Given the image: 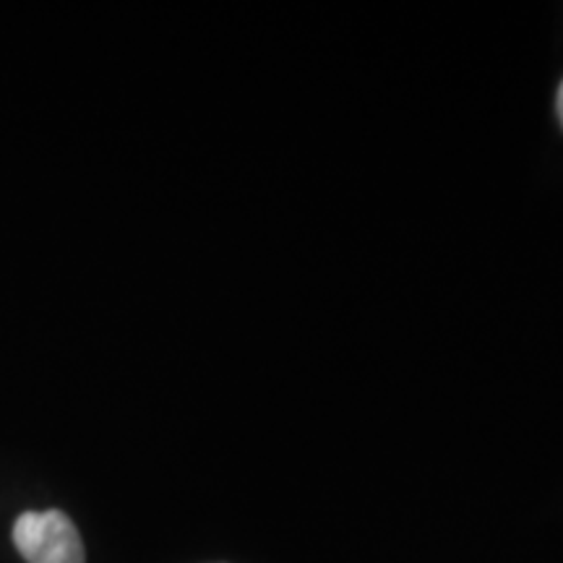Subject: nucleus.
I'll list each match as a JSON object with an SVG mask.
<instances>
[{
  "label": "nucleus",
  "mask_w": 563,
  "mask_h": 563,
  "mask_svg": "<svg viewBox=\"0 0 563 563\" xmlns=\"http://www.w3.org/2000/svg\"><path fill=\"white\" fill-rule=\"evenodd\" d=\"M13 545L26 563H87L81 534L63 511H24L13 525Z\"/></svg>",
  "instance_id": "1"
},
{
  "label": "nucleus",
  "mask_w": 563,
  "mask_h": 563,
  "mask_svg": "<svg viewBox=\"0 0 563 563\" xmlns=\"http://www.w3.org/2000/svg\"><path fill=\"white\" fill-rule=\"evenodd\" d=\"M555 110H559V121L563 125V81H561V87H559V100H555Z\"/></svg>",
  "instance_id": "2"
}]
</instances>
